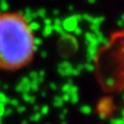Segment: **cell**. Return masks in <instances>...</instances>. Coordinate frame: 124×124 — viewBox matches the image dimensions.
Here are the masks:
<instances>
[{
    "label": "cell",
    "mask_w": 124,
    "mask_h": 124,
    "mask_svg": "<svg viewBox=\"0 0 124 124\" xmlns=\"http://www.w3.org/2000/svg\"><path fill=\"white\" fill-rule=\"evenodd\" d=\"M36 35L26 16L21 13L0 14V68L19 70L35 57Z\"/></svg>",
    "instance_id": "obj_1"
},
{
    "label": "cell",
    "mask_w": 124,
    "mask_h": 124,
    "mask_svg": "<svg viewBox=\"0 0 124 124\" xmlns=\"http://www.w3.org/2000/svg\"><path fill=\"white\" fill-rule=\"evenodd\" d=\"M101 83L108 88L124 90V29L111 38L97 57Z\"/></svg>",
    "instance_id": "obj_2"
}]
</instances>
